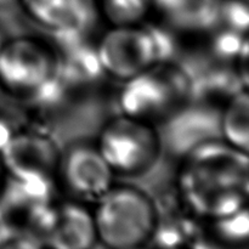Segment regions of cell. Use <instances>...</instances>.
<instances>
[{"mask_svg": "<svg viewBox=\"0 0 249 249\" xmlns=\"http://www.w3.org/2000/svg\"><path fill=\"white\" fill-rule=\"evenodd\" d=\"M248 184V152L220 138L202 141L186 151L178 179L185 206L208 220L247 207Z\"/></svg>", "mask_w": 249, "mask_h": 249, "instance_id": "6da1fadb", "label": "cell"}, {"mask_svg": "<svg viewBox=\"0 0 249 249\" xmlns=\"http://www.w3.org/2000/svg\"><path fill=\"white\" fill-rule=\"evenodd\" d=\"M57 49L33 36L9 38L0 50V89L33 105L55 100L63 87Z\"/></svg>", "mask_w": 249, "mask_h": 249, "instance_id": "7a4b0ae2", "label": "cell"}, {"mask_svg": "<svg viewBox=\"0 0 249 249\" xmlns=\"http://www.w3.org/2000/svg\"><path fill=\"white\" fill-rule=\"evenodd\" d=\"M97 242L112 249L151 245L160 218L155 199L134 185L113 184L91 212Z\"/></svg>", "mask_w": 249, "mask_h": 249, "instance_id": "3957f363", "label": "cell"}, {"mask_svg": "<svg viewBox=\"0 0 249 249\" xmlns=\"http://www.w3.org/2000/svg\"><path fill=\"white\" fill-rule=\"evenodd\" d=\"M195 79L184 67L168 61L122 83V114L155 124L168 121L191 104Z\"/></svg>", "mask_w": 249, "mask_h": 249, "instance_id": "277c9868", "label": "cell"}, {"mask_svg": "<svg viewBox=\"0 0 249 249\" xmlns=\"http://www.w3.org/2000/svg\"><path fill=\"white\" fill-rule=\"evenodd\" d=\"M174 38L145 22L112 26L95 45L105 77L123 83L155 66L173 60Z\"/></svg>", "mask_w": 249, "mask_h": 249, "instance_id": "5b68a950", "label": "cell"}, {"mask_svg": "<svg viewBox=\"0 0 249 249\" xmlns=\"http://www.w3.org/2000/svg\"><path fill=\"white\" fill-rule=\"evenodd\" d=\"M163 146L155 124L122 113L102 126L96 142L114 177L124 178L150 173L162 157Z\"/></svg>", "mask_w": 249, "mask_h": 249, "instance_id": "8992f818", "label": "cell"}, {"mask_svg": "<svg viewBox=\"0 0 249 249\" xmlns=\"http://www.w3.org/2000/svg\"><path fill=\"white\" fill-rule=\"evenodd\" d=\"M61 151L48 133L36 129H17L0 151V160L9 177L53 181Z\"/></svg>", "mask_w": 249, "mask_h": 249, "instance_id": "52a82bcc", "label": "cell"}, {"mask_svg": "<svg viewBox=\"0 0 249 249\" xmlns=\"http://www.w3.org/2000/svg\"><path fill=\"white\" fill-rule=\"evenodd\" d=\"M56 179L79 202H96L112 185L114 174L96 145L75 143L61 151Z\"/></svg>", "mask_w": 249, "mask_h": 249, "instance_id": "ba28073f", "label": "cell"}, {"mask_svg": "<svg viewBox=\"0 0 249 249\" xmlns=\"http://www.w3.org/2000/svg\"><path fill=\"white\" fill-rule=\"evenodd\" d=\"M24 15L63 40L83 38L94 26V0H18Z\"/></svg>", "mask_w": 249, "mask_h": 249, "instance_id": "9c48e42d", "label": "cell"}, {"mask_svg": "<svg viewBox=\"0 0 249 249\" xmlns=\"http://www.w3.org/2000/svg\"><path fill=\"white\" fill-rule=\"evenodd\" d=\"M43 242L57 249L91 248L97 242L92 213L80 203L55 207Z\"/></svg>", "mask_w": 249, "mask_h": 249, "instance_id": "30bf717a", "label": "cell"}, {"mask_svg": "<svg viewBox=\"0 0 249 249\" xmlns=\"http://www.w3.org/2000/svg\"><path fill=\"white\" fill-rule=\"evenodd\" d=\"M223 0H152L153 9L174 28L192 33L211 32L220 24Z\"/></svg>", "mask_w": 249, "mask_h": 249, "instance_id": "8fae6325", "label": "cell"}, {"mask_svg": "<svg viewBox=\"0 0 249 249\" xmlns=\"http://www.w3.org/2000/svg\"><path fill=\"white\" fill-rule=\"evenodd\" d=\"M219 134L229 145L248 152L249 100L246 89L231 95L225 109L219 114Z\"/></svg>", "mask_w": 249, "mask_h": 249, "instance_id": "7c38bea8", "label": "cell"}, {"mask_svg": "<svg viewBox=\"0 0 249 249\" xmlns=\"http://www.w3.org/2000/svg\"><path fill=\"white\" fill-rule=\"evenodd\" d=\"M152 0H101V10L111 26H128L145 22Z\"/></svg>", "mask_w": 249, "mask_h": 249, "instance_id": "4fadbf2b", "label": "cell"}, {"mask_svg": "<svg viewBox=\"0 0 249 249\" xmlns=\"http://www.w3.org/2000/svg\"><path fill=\"white\" fill-rule=\"evenodd\" d=\"M214 225V233L220 242L228 245H241L249 237L248 207L240 209L230 215L211 220Z\"/></svg>", "mask_w": 249, "mask_h": 249, "instance_id": "5bb4252c", "label": "cell"}, {"mask_svg": "<svg viewBox=\"0 0 249 249\" xmlns=\"http://www.w3.org/2000/svg\"><path fill=\"white\" fill-rule=\"evenodd\" d=\"M213 51L223 60L247 58L248 40L246 33L235 31L226 27L215 36L213 41Z\"/></svg>", "mask_w": 249, "mask_h": 249, "instance_id": "9a60e30c", "label": "cell"}, {"mask_svg": "<svg viewBox=\"0 0 249 249\" xmlns=\"http://www.w3.org/2000/svg\"><path fill=\"white\" fill-rule=\"evenodd\" d=\"M249 14L245 0H223L220 6V24L247 34Z\"/></svg>", "mask_w": 249, "mask_h": 249, "instance_id": "2e32d148", "label": "cell"}, {"mask_svg": "<svg viewBox=\"0 0 249 249\" xmlns=\"http://www.w3.org/2000/svg\"><path fill=\"white\" fill-rule=\"evenodd\" d=\"M16 130L17 128H12V125L6 121V119L0 117V151H1L2 147L6 145L9 139L11 138L12 134Z\"/></svg>", "mask_w": 249, "mask_h": 249, "instance_id": "e0dca14e", "label": "cell"}, {"mask_svg": "<svg viewBox=\"0 0 249 249\" xmlns=\"http://www.w3.org/2000/svg\"><path fill=\"white\" fill-rule=\"evenodd\" d=\"M10 231H11L10 225L0 215V243L10 240Z\"/></svg>", "mask_w": 249, "mask_h": 249, "instance_id": "ac0fdd59", "label": "cell"}, {"mask_svg": "<svg viewBox=\"0 0 249 249\" xmlns=\"http://www.w3.org/2000/svg\"><path fill=\"white\" fill-rule=\"evenodd\" d=\"M18 5V0H0V9H6V7Z\"/></svg>", "mask_w": 249, "mask_h": 249, "instance_id": "d6986e66", "label": "cell"}, {"mask_svg": "<svg viewBox=\"0 0 249 249\" xmlns=\"http://www.w3.org/2000/svg\"><path fill=\"white\" fill-rule=\"evenodd\" d=\"M7 39H9V36H5V32L0 28V50H1V48L4 46V44L6 43Z\"/></svg>", "mask_w": 249, "mask_h": 249, "instance_id": "ffe728a7", "label": "cell"}]
</instances>
